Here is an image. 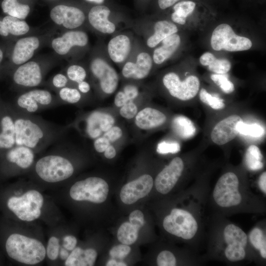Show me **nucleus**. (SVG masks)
Returning a JSON list of instances; mask_svg holds the SVG:
<instances>
[{"mask_svg": "<svg viewBox=\"0 0 266 266\" xmlns=\"http://www.w3.org/2000/svg\"><path fill=\"white\" fill-rule=\"evenodd\" d=\"M51 93L46 90L33 89L18 97L16 106L18 111L32 114L39 110L55 105Z\"/></svg>", "mask_w": 266, "mask_h": 266, "instance_id": "obj_10", "label": "nucleus"}, {"mask_svg": "<svg viewBox=\"0 0 266 266\" xmlns=\"http://www.w3.org/2000/svg\"><path fill=\"white\" fill-rule=\"evenodd\" d=\"M242 120L239 115L235 114L222 119L214 126L211 131V141L218 145L229 143L238 134L237 126Z\"/></svg>", "mask_w": 266, "mask_h": 266, "instance_id": "obj_13", "label": "nucleus"}, {"mask_svg": "<svg viewBox=\"0 0 266 266\" xmlns=\"http://www.w3.org/2000/svg\"><path fill=\"white\" fill-rule=\"evenodd\" d=\"M180 0H158V4L160 8L165 9Z\"/></svg>", "mask_w": 266, "mask_h": 266, "instance_id": "obj_52", "label": "nucleus"}, {"mask_svg": "<svg viewBox=\"0 0 266 266\" xmlns=\"http://www.w3.org/2000/svg\"><path fill=\"white\" fill-rule=\"evenodd\" d=\"M129 222L140 229L144 225L143 213L138 210L132 212L129 216Z\"/></svg>", "mask_w": 266, "mask_h": 266, "instance_id": "obj_47", "label": "nucleus"}, {"mask_svg": "<svg viewBox=\"0 0 266 266\" xmlns=\"http://www.w3.org/2000/svg\"><path fill=\"white\" fill-rule=\"evenodd\" d=\"M200 63L216 74L227 73L231 68L230 62L225 59H217L210 52H205L200 59Z\"/></svg>", "mask_w": 266, "mask_h": 266, "instance_id": "obj_28", "label": "nucleus"}, {"mask_svg": "<svg viewBox=\"0 0 266 266\" xmlns=\"http://www.w3.org/2000/svg\"><path fill=\"white\" fill-rule=\"evenodd\" d=\"M153 179L149 174H144L126 184L120 192V198L123 203L131 204L147 196L153 186Z\"/></svg>", "mask_w": 266, "mask_h": 266, "instance_id": "obj_14", "label": "nucleus"}, {"mask_svg": "<svg viewBox=\"0 0 266 266\" xmlns=\"http://www.w3.org/2000/svg\"><path fill=\"white\" fill-rule=\"evenodd\" d=\"M110 13V9L106 6H95L89 12V23L93 28L100 33H112L114 32L116 27L108 19Z\"/></svg>", "mask_w": 266, "mask_h": 266, "instance_id": "obj_22", "label": "nucleus"}, {"mask_svg": "<svg viewBox=\"0 0 266 266\" xmlns=\"http://www.w3.org/2000/svg\"><path fill=\"white\" fill-rule=\"evenodd\" d=\"M152 66V60L150 55L146 53H139L135 63L127 62L122 69V74L125 78L142 79L150 73Z\"/></svg>", "mask_w": 266, "mask_h": 266, "instance_id": "obj_19", "label": "nucleus"}, {"mask_svg": "<svg viewBox=\"0 0 266 266\" xmlns=\"http://www.w3.org/2000/svg\"><path fill=\"white\" fill-rule=\"evenodd\" d=\"M67 81V77L62 73L57 74L53 77L52 79L53 85L57 88L61 89L66 87Z\"/></svg>", "mask_w": 266, "mask_h": 266, "instance_id": "obj_49", "label": "nucleus"}, {"mask_svg": "<svg viewBox=\"0 0 266 266\" xmlns=\"http://www.w3.org/2000/svg\"><path fill=\"white\" fill-rule=\"evenodd\" d=\"M172 127L178 136L185 139L193 137L197 132L196 127L192 121L183 115H178L173 118Z\"/></svg>", "mask_w": 266, "mask_h": 266, "instance_id": "obj_29", "label": "nucleus"}, {"mask_svg": "<svg viewBox=\"0 0 266 266\" xmlns=\"http://www.w3.org/2000/svg\"><path fill=\"white\" fill-rule=\"evenodd\" d=\"M199 98L201 102L213 109L220 110L225 107V103L222 99L212 95L204 88L200 90Z\"/></svg>", "mask_w": 266, "mask_h": 266, "instance_id": "obj_37", "label": "nucleus"}, {"mask_svg": "<svg viewBox=\"0 0 266 266\" xmlns=\"http://www.w3.org/2000/svg\"><path fill=\"white\" fill-rule=\"evenodd\" d=\"M60 251V241L56 236L51 237L48 242L46 253L48 258L51 260L57 259Z\"/></svg>", "mask_w": 266, "mask_h": 266, "instance_id": "obj_42", "label": "nucleus"}, {"mask_svg": "<svg viewBox=\"0 0 266 266\" xmlns=\"http://www.w3.org/2000/svg\"><path fill=\"white\" fill-rule=\"evenodd\" d=\"M138 95L137 88L132 85L126 86L123 90L116 95L114 103L117 107H121L127 103L133 101Z\"/></svg>", "mask_w": 266, "mask_h": 266, "instance_id": "obj_35", "label": "nucleus"}, {"mask_svg": "<svg viewBox=\"0 0 266 266\" xmlns=\"http://www.w3.org/2000/svg\"><path fill=\"white\" fill-rule=\"evenodd\" d=\"M155 32L148 38L147 44L153 48L167 36L178 32L177 26L168 21L162 20L157 22L154 25Z\"/></svg>", "mask_w": 266, "mask_h": 266, "instance_id": "obj_27", "label": "nucleus"}, {"mask_svg": "<svg viewBox=\"0 0 266 266\" xmlns=\"http://www.w3.org/2000/svg\"><path fill=\"white\" fill-rule=\"evenodd\" d=\"M3 52L2 50V49L0 48V64L3 60Z\"/></svg>", "mask_w": 266, "mask_h": 266, "instance_id": "obj_57", "label": "nucleus"}, {"mask_svg": "<svg viewBox=\"0 0 266 266\" xmlns=\"http://www.w3.org/2000/svg\"><path fill=\"white\" fill-rule=\"evenodd\" d=\"M110 142L104 137H99L94 141V147L99 153H102L110 145Z\"/></svg>", "mask_w": 266, "mask_h": 266, "instance_id": "obj_48", "label": "nucleus"}, {"mask_svg": "<svg viewBox=\"0 0 266 266\" xmlns=\"http://www.w3.org/2000/svg\"><path fill=\"white\" fill-rule=\"evenodd\" d=\"M223 236L226 244L224 249L226 258L232 262L244 259L248 240L246 233L237 226L229 224L225 227Z\"/></svg>", "mask_w": 266, "mask_h": 266, "instance_id": "obj_9", "label": "nucleus"}, {"mask_svg": "<svg viewBox=\"0 0 266 266\" xmlns=\"http://www.w3.org/2000/svg\"><path fill=\"white\" fill-rule=\"evenodd\" d=\"M210 43L214 50L230 52L247 50L252 46L250 39L236 34L227 24H221L215 28L212 33Z\"/></svg>", "mask_w": 266, "mask_h": 266, "instance_id": "obj_7", "label": "nucleus"}, {"mask_svg": "<svg viewBox=\"0 0 266 266\" xmlns=\"http://www.w3.org/2000/svg\"><path fill=\"white\" fill-rule=\"evenodd\" d=\"M59 95L61 100L71 104L77 103L81 98V95L77 89L67 87L61 88Z\"/></svg>", "mask_w": 266, "mask_h": 266, "instance_id": "obj_39", "label": "nucleus"}, {"mask_svg": "<svg viewBox=\"0 0 266 266\" xmlns=\"http://www.w3.org/2000/svg\"><path fill=\"white\" fill-rule=\"evenodd\" d=\"M238 133L253 137H260L265 134V129L261 125L254 123L248 124L242 120L237 126Z\"/></svg>", "mask_w": 266, "mask_h": 266, "instance_id": "obj_36", "label": "nucleus"}, {"mask_svg": "<svg viewBox=\"0 0 266 266\" xmlns=\"http://www.w3.org/2000/svg\"><path fill=\"white\" fill-rule=\"evenodd\" d=\"M212 80L218 85L222 91L226 94H231L234 90L233 84L228 79V76L226 74H212Z\"/></svg>", "mask_w": 266, "mask_h": 266, "instance_id": "obj_38", "label": "nucleus"}, {"mask_svg": "<svg viewBox=\"0 0 266 266\" xmlns=\"http://www.w3.org/2000/svg\"><path fill=\"white\" fill-rule=\"evenodd\" d=\"M108 191V184L104 180L98 177H90L73 184L69 195L75 200L100 203L106 200Z\"/></svg>", "mask_w": 266, "mask_h": 266, "instance_id": "obj_6", "label": "nucleus"}, {"mask_svg": "<svg viewBox=\"0 0 266 266\" xmlns=\"http://www.w3.org/2000/svg\"><path fill=\"white\" fill-rule=\"evenodd\" d=\"M164 86L173 97L182 101L190 100L198 94L200 81L194 75H190L184 80L174 72L165 74L163 78Z\"/></svg>", "mask_w": 266, "mask_h": 266, "instance_id": "obj_8", "label": "nucleus"}, {"mask_svg": "<svg viewBox=\"0 0 266 266\" xmlns=\"http://www.w3.org/2000/svg\"><path fill=\"white\" fill-rule=\"evenodd\" d=\"M180 150V145L176 142H167L163 141L157 146V151L159 153L166 154L175 153Z\"/></svg>", "mask_w": 266, "mask_h": 266, "instance_id": "obj_44", "label": "nucleus"}, {"mask_svg": "<svg viewBox=\"0 0 266 266\" xmlns=\"http://www.w3.org/2000/svg\"><path fill=\"white\" fill-rule=\"evenodd\" d=\"M162 45L156 48L153 54L155 63L159 65L170 57L176 51L181 42L180 37L177 34H172L162 41Z\"/></svg>", "mask_w": 266, "mask_h": 266, "instance_id": "obj_25", "label": "nucleus"}, {"mask_svg": "<svg viewBox=\"0 0 266 266\" xmlns=\"http://www.w3.org/2000/svg\"><path fill=\"white\" fill-rule=\"evenodd\" d=\"M258 185L260 190L266 194V172L265 171L260 176L258 180Z\"/></svg>", "mask_w": 266, "mask_h": 266, "instance_id": "obj_51", "label": "nucleus"}, {"mask_svg": "<svg viewBox=\"0 0 266 266\" xmlns=\"http://www.w3.org/2000/svg\"><path fill=\"white\" fill-rule=\"evenodd\" d=\"M107 50L110 58L114 62H123L128 57L131 50L130 39L126 35H117L109 41Z\"/></svg>", "mask_w": 266, "mask_h": 266, "instance_id": "obj_23", "label": "nucleus"}, {"mask_svg": "<svg viewBox=\"0 0 266 266\" xmlns=\"http://www.w3.org/2000/svg\"><path fill=\"white\" fill-rule=\"evenodd\" d=\"M78 88L80 92L82 93H87L90 90L89 84L84 80L78 83Z\"/></svg>", "mask_w": 266, "mask_h": 266, "instance_id": "obj_54", "label": "nucleus"}, {"mask_svg": "<svg viewBox=\"0 0 266 266\" xmlns=\"http://www.w3.org/2000/svg\"><path fill=\"white\" fill-rule=\"evenodd\" d=\"M104 155L105 158L107 159H112L116 155V151L115 148L112 146L109 145L104 151Z\"/></svg>", "mask_w": 266, "mask_h": 266, "instance_id": "obj_53", "label": "nucleus"}, {"mask_svg": "<svg viewBox=\"0 0 266 266\" xmlns=\"http://www.w3.org/2000/svg\"><path fill=\"white\" fill-rule=\"evenodd\" d=\"M1 7L4 13L19 19H25L30 11L28 5L20 3L17 0H3Z\"/></svg>", "mask_w": 266, "mask_h": 266, "instance_id": "obj_30", "label": "nucleus"}, {"mask_svg": "<svg viewBox=\"0 0 266 266\" xmlns=\"http://www.w3.org/2000/svg\"><path fill=\"white\" fill-rule=\"evenodd\" d=\"M5 249L10 258L30 265L41 263L46 254L45 248L39 240L16 233L9 236Z\"/></svg>", "mask_w": 266, "mask_h": 266, "instance_id": "obj_2", "label": "nucleus"}, {"mask_svg": "<svg viewBox=\"0 0 266 266\" xmlns=\"http://www.w3.org/2000/svg\"><path fill=\"white\" fill-rule=\"evenodd\" d=\"M97 257V251L93 248L83 249L76 247L66 260V266H92Z\"/></svg>", "mask_w": 266, "mask_h": 266, "instance_id": "obj_24", "label": "nucleus"}, {"mask_svg": "<svg viewBox=\"0 0 266 266\" xmlns=\"http://www.w3.org/2000/svg\"><path fill=\"white\" fill-rule=\"evenodd\" d=\"M43 202V197L39 192L31 190L21 196L11 197L7 204L9 209L20 220L31 222L40 216Z\"/></svg>", "mask_w": 266, "mask_h": 266, "instance_id": "obj_5", "label": "nucleus"}, {"mask_svg": "<svg viewBox=\"0 0 266 266\" xmlns=\"http://www.w3.org/2000/svg\"><path fill=\"white\" fill-rule=\"evenodd\" d=\"M157 263L159 266H175L177 262L175 256L171 252L164 250L158 254Z\"/></svg>", "mask_w": 266, "mask_h": 266, "instance_id": "obj_41", "label": "nucleus"}, {"mask_svg": "<svg viewBox=\"0 0 266 266\" xmlns=\"http://www.w3.org/2000/svg\"><path fill=\"white\" fill-rule=\"evenodd\" d=\"M122 129L117 126H113L105 132L102 136L106 138L110 142H113L119 139L122 136Z\"/></svg>", "mask_w": 266, "mask_h": 266, "instance_id": "obj_46", "label": "nucleus"}, {"mask_svg": "<svg viewBox=\"0 0 266 266\" xmlns=\"http://www.w3.org/2000/svg\"><path fill=\"white\" fill-rule=\"evenodd\" d=\"M39 45V40L35 36L26 37L19 39L13 50L11 57L12 62L17 65L26 63L33 56Z\"/></svg>", "mask_w": 266, "mask_h": 266, "instance_id": "obj_20", "label": "nucleus"}, {"mask_svg": "<svg viewBox=\"0 0 266 266\" xmlns=\"http://www.w3.org/2000/svg\"><path fill=\"white\" fill-rule=\"evenodd\" d=\"M30 30L26 21L9 15L0 20V35L7 36L9 34L19 36L27 33Z\"/></svg>", "mask_w": 266, "mask_h": 266, "instance_id": "obj_26", "label": "nucleus"}, {"mask_svg": "<svg viewBox=\"0 0 266 266\" xmlns=\"http://www.w3.org/2000/svg\"><path fill=\"white\" fill-rule=\"evenodd\" d=\"M106 266H126L127 264L122 262H117L114 260H109L106 264Z\"/></svg>", "mask_w": 266, "mask_h": 266, "instance_id": "obj_55", "label": "nucleus"}, {"mask_svg": "<svg viewBox=\"0 0 266 266\" xmlns=\"http://www.w3.org/2000/svg\"><path fill=\"white\" fill-rule=\"evenodd\" d=\"M50 16L56 24L68 29H75L84 23L85 16L78 8L65 5H58L51 11Z\"/></svg>", "mask_w": 266, "mask_h": 266, "instance_id": "obj_15", "label": "nucleus"}, {"mask_svg": "<svg viewBox=\"0 0 266 266\" xmlns=\"http://www.w3.org/2000/svg\"><path fill=\"white\" fill-rule=\"evenodd\" d=\"M263 155L259 148L255 145H251L245 154V163L247 167L251 170H258L264 166L262 162Z\"/></svg>", "mask_w": 266, "mask_h": 266, "instance_id": "obj_33", "label": "nucleus"}, {"mask_svg": "<svg viewBox=\"0 0 266 266\" xmlns=\"http://www.w3.org/2000/svg\"><path fill=\"white\" fill-rule=\"evenodd\" d=\"M212 198L217 206L223 209H235L242 205L245 193L238 174L233 171L224 173L215 185Z\"/></svg>", "mask_w": 266, "mask_h": 266, "instance_id": "obj_1", "label": "nucleus"}, {"mask_svg": "<svg viewBox=\"0 0 266 266\" xmlns=\"http://www.w3.org/2000/svg\"><path fill=\"white\" fill-rule=\"evenodd\" d=\"M184 168L185 164L182 158H173L155 178V186L157 191L162 194L168 193L181 177Z\"/></svg>", "mask_w": 266, "mask_h": 266, "instance_id": "obj_11", "label": "nucleus"}, {"mask_svg": "<svg viewBox=\"0 0 266 266\" xmlns=\"http://www.w3.org/2000/svg\"><path fill=\"white\" fill-rule=\"evenodd\" d=\"M13 80L15 84L23 87H34L38 86L42 80L39 65L34 61L22 64L15 71Z\"/></svg>", "mask_w": 266, "mask_h": 266, "instance_id": "obj_17", "label": "nucleus"}, {"mask_svg": "<svg viewBox=\"0 0 266 266\" xmlns=\"http://www.w3.org/2000/svg\"><path fill=\"white\" fill-rule=\"evenodd\" d=\"M137 107L133 102L130 101L121 107L120 114L124 118L131 119L134 118L137 113Z\"/></svg>", "mask_w": 266, "mask_h": 266, "instance_id": "obj_45", "label": "nucleus"}, {"mask_svg": "<svg viewBox=\"0 0 266 266\" xmlns=\"http://www.w3.org/2000/svg\"><path fill=\"white\" fill-rule=\"evenodd\" d=\"M114 123L115 119L110 114L94 111L90 113L85 120V134L89 138L95 139L112 127Z\"/></svg>", "mask_w": 266, "mask_h": 266, "instance_id": "obj_16", "label": "nucleus"}, {"mask_svg": "<svg viewBox=\"0 0 266 266\" xmlns=\"http://www.w3.org/2000/svg\"><path fill=\"white\" fill-rule=\"evenodd\" d=\"M69 254V253L68 252L67 250L65 248H62L61 249L60 252V257L62 259V260H66L68 257Z\"/></svg>", "mask_w": 266, "mask_h": 266, "instance_id": "obj_56", "label": "nucleus"}, {"mask_svg": "<svg viewBox=\"0 0 266 266\" xmlns=\"http://www.w3.org/2000/svg\"><path fill=\"white\" fill-rule=\"evenodd\" d=\"M139 229L130 222L121 225L117 232V238L122 244L131 245L137 240Z\"/></svg>", "mask_w": 266, "mask_h": 266, "instance_id": "obj_32", "label": "nucleus"}, {"mask_svg": "<svg viewBox=\"0 0 266 266\" xmlns=\"http://www.w3.org/2000/svg\"><path fill=\"white\" fill-rule=\"evenodd\" d=\"M77 243L76 238L73 235H66L63 238V246L68 251H72L76 247Z\"/></svg>", "mask_w": 266, "mask_h": 266, "instance_id": "obj_50", "label": "nucleus"}, {"mask_svg": "<svg viewBox=\"0 0 266 266\" xmlns=\"http://www.w3.org/2000/svg\"><path fill=\"white\" fill-rule=\"evenodd\" d=\"M196 7V3L192 1H182L176 3L173 7L174 12L171 14V19L180 25L186 23L187 17L191 14Z\"/></svg>", "mask_w": 266, "mask_h": 266, "instance_id": "obj_31", "label": "nucleus"}, {"mask_svg": "<svg viewBox=\"0 0 266 266\" xmlns=\"http://www.w3.org/2000/svg\"><path fill=\"white\" fill-rule=\"evenodd\" d=\"M163 225L167 233L187 240L192 239L199 229L197 220L191 212L177 208H173L164 218Z\"/></svg>", "mask_w": 266, "mask_h": 266, "instance_id": "obj_4", "label": "nucleus"}, {"mask_svg": "<svg viewBox=\"0 0 266 266\" xmlns=\"http://www.w3.org/2000/svg\"><path fill=\"white\" fill-rule=\"evenodd\" d=\"M253 247L260 253L264 259H266V237L264 231L259 227L253 228L248 237Z\"/></svg>", "mask_w": 266, "mask_h": 266, "instance_id": "obj_34", "label": "nucleus"}, {"mask_svg": "<svg viewBox=\"0 0 266 266\" xmlns=\"http://www.w3.org/2000/svg\"><path fill=\"white\" fill-rule=\"evenodd\" d=\"M66 74L70 80L77 83L84 81L86 77L85 69L78 65H72L69 66Z\"/></svg>", "mask_w": 266, "mask_h": 266, "instance_id": "obj_40", "label": "nucleus"}, {"mask_svg": "<svg viewBox=\"0 0 266 266\" xmlns=\"http://www.w3.org/2000/svg\"><path fill=\"white\" fill-rule=\"evenodd\" d=\"M36 175L48 183H57L70 177L74 172L71 162L61 153L49 154L40 158L34 164Z\"/></svg>", "mask_w": 266, "mask_h": 266, "instance_id": "obj_3", "label": "nucleus"}, {"mask_svg": "<svg viewBox=\"0 0 266 266\" xmlns=\"http://www.w3.org/2000/svg\"><path fill=\"white\" fill-rule=\"evenodd\" d=\"M90 68L94 76L99 80L102 91L107 94L114 93L118 84V76L115 70L100 58L92 61Z\"/></svg>", "mask_w": 266, "mask_h": 266, "instance_id": "obj_12", "label": "nucleus"}, {"mask_svg": "<svg viewBox=\"0 0 266 266\" xmlns=\"http://www.w3.org/2000/svg\"><path fill=\"white\" fill-rule=\"evenodd\" d=\"M131 247L126 244L115 246L109 251L110 256L114 259H123L131 252Z\"/></svg>", "mask_w": 266, "mask_h": 266, "instance_id": "obj_43", "label": "nucleus"}, {"mask_svg": "<svg viewBox=\"0 0 266 266\" xmlns=\"http://www.w3.org/2000/svg\"><path fill=\"white\" fill-rule=\"evenodd\" d=\"M88 37L83 31H71L65 33L62 36L54 39L51 43L54 50L59 55L66 54L74 46L83 47L87 45Z\"/></svg>", "mask_w": 266, "mask_h": 266, "instance_id": "obj_18", "label": "nucleus"}, {"mask_svg": "<svg viewBox=\"0 0 266 266\" xmlns=\"http://www.w3.org/2000/svg\"><path fill=\"white\" fill-rule=\"evenodd\" d=\"M166 120V116L163 112L148 107L137 113L135 116V124L140 129L148 130L162 126Z\"/></svg>", "mask_w": 266, "mask_h": 266, "instance_id": "obj_21", "label": "nucleus"}, {"mask_svg": "<svg viewBox=\"0 0 266 266\" xmlns=\"http://www.w3.org/2000/svg\"><path fill=\"white\" fill-rule=\"evenodd\" d=\"M87 1H89L91 2H93L97 3H102L104 0H86Z\"/></svg>", "mask_w": 266, "mask_h": 266, "instance_id": "obj_58", "label": "nucleus"}]
</instances>
